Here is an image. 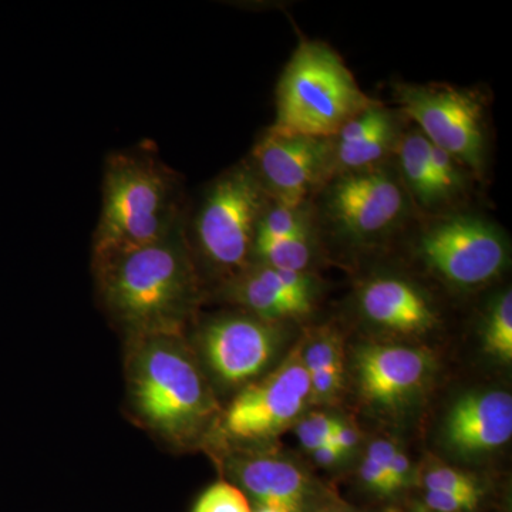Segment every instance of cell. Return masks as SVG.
<instances>
[{
    "label": "cell",
    "mask_w": 512,
    "mask_h": 512,
    "mask_svg": "<svg viewBox=\"0 0 512 512\" xmlns=\"http://www.w3.org/2000/svg\"><path fill=\"white\" fill-rule=\"evenodd\" d=\"M480 495L426 491L424 503L433 512H471L480 503Z\"/></svg>",
    "instance_id": "29"
},
{
    "label": "cell",
    "mask_w": 512,
    "mask_h": 512,
    "mask_svg": "<svg viewBox=\"0 0 512 512\" xmlns=\"http://www.w3.org/2000/svg\"><path fill=\"white\" fill-rule=\"evenodd\" d=\"M109 311L137 335L180 333L197 296L183 227L147 247L94 255Z\"/></svg>",
    "instance_id": "1"
},
{
    "label": "cell",
    "mask_w": 512,
    "mask_h": 512,
    "mask_svg": "<svg viewBox=\"0 0 512 512\" xmlns=\"http://www.w3.org/2000/svg\"><path fill=\"white\" fill-rule=\"evenodd\" d=\"M359 302L370 322L406 335L427 332L439 320L433 305L417 286L394 276L367 282Z\"/></svg>",
    "instance_id": "16"
},
{
    "label": "cell",
    "mask_w": 512,
    "mask_h": 512,
    "mask_svg": "<svg viewBox=\"0 0 512 512\" xmlns=\"http://www.w3.org/2000/svg\"><path fill=\"white\" fill-rule=\"evenodd\" d=\"M409 211L410 195L402 178L386 163L336 175L325 195L329 224L356 244L386 237Z\"/></svg>",
    "instance_id": "8"
},
{
    "label": "cell",
    "mask_w": 512,
    "mask_h": 512,
    "mask_svg": "<svg viewBox=\"0 0 512 512\" xmlns=\"http://www.w3.org/2000/svg\"><path fill=\"white\" fill-rule=\"evenodd\" d=\"M332 138L276 133L269 128L252 151L256 177L272 201L302 207L319 185L332 180Z\"/></svg>",
    "instance_id": "10"
},
{
    "label": "cell",
    "mask_w": 512,
    "mask_h": 512,
    "mask_svg": "<svg viewBox=\"0 0 512 512\" xmlns=\"http://www.w3.org/2000/svg\"><path fill=\"white\" fill-rule=\"evenodd\" d=\"M485 350L494 357L512 360V293L505 291L488 312L484 330Z\"/></svg>",
    "instance_id": "21"
},
{
    "label": "cell",
    "mask_w": 512,
    "mask_h": 512,
    "mask_svg": "<svg viewBox=\"0 0 512 512\" xmlns=\"http://www.w3.org/2000/svg\"><path fill=\"white\" fill-rule=\"evenodd\" d=\"M281 333L255 316L229 315L211 320L201 333L208 366L228 384L251 382L274 359Z\"/></svg>",
    "instance_id": "11"
},
{
    "label": "cell",
    "mask_w": 512,
    "mask_h": 512,
    "mask_svg": "<svg viewBox=\"0 0 512 512\" xmlns=\"http://www.w3.org/2000/svg\"><path fill=\"white\" fill-rule=\"evenodd\" d=\"M256 264L279 271L306 272L312 259V234L291 239H255Z\"/></svg>",
    "instance_id": "19"
},
{
    "label": "cell",
    "mask_w": 512,
    "mask_h": 512,
    "mask_svg": "<svg viewBox=\"0 0 512 512\" xmlns=\"http://www.w3.org/2000/svg\"><path fill=\"white\" fill-rule=\"evenodd\" d=\"M128 382L143 420L177 443L194 440L217 410L210 387L184 349L180 333L137 335Z\"/></svg>",
    "instance_id": "3"
},
{
    "label": "cell",
    "mask_w": 512,
    "mask_h": 512,
    "mask_svg": "<svg viewBox=\"0 0 512 512\" xmlns=\"http://www.w3.org/2000/svg\"><path fill=\"white\" fill-rule=\"evenodd\" d=\"M174 173L140 151L113 154L103 180L94 255L147 247L183 227Z\"/></svg>",
    "instance_id": "2"
},
{
    "label": "cell",
    "mask_w": 512,
    "mask_h": 512,
    "mask_svg": "<svg viewBox=\"0 0 512 512\" xmlns=\"http://www.w3.org/2000/svg\"><path fill=\"white\" fill-rule=\"evenodd\" d=\"M399 173L410 200H416L426 210L443 205L434 180L430 160V143L419 130L400 137L396 146Z\"/></svg>",
    "instance_id": "18"
},
{
    "label": "cell",
    "mask_w": 512,
    "mask_h": 512,
    "mask_svg": "<svg viewBox=\"0 0 512 512\" xmlns=\"http://www.w3.org/2000/svg\"><path fill=\"white\" fill-rule=\"evenodd\" d=\"M343 379H345L343 363L312 373L309 375V382H311V399L309 400L323 403L335 399L342 390Z\"/></svg>",
    "instance_id": "28"
},
{
    "label": "cell",
    "mask_w": 512,
    "mask_h": 512,
    "mask_svg": "<svg viewBox=\"0 0 512 512\" xmlns=\"http://www.w3.org/2000/svg\"><path fill=\"white\" fill-rule=\"evenodd\" d=\"M340 423L342 420L328 413H312L296 426V436L302 447L313 453L328 443Z\"/></svg>",
    "instance_id": "27"
},
{
    "label": "cell",
    "mask_w": 512,
    "mask_h": 512,
    "mask_svg": "<svg viewBox=\"0 0 512 512\" xmlns=\"http://www.w3.org/2000/svg\"><path fill=\"white\" fill-rule=\"evenodd\" d=\"M192 512H251V508L239 488L218 481L198 498Z\"/></svg>",
    "instance_id": "25"
},
{
    "label": "cell",
    "mask_w": 512,
    "mask_h": 512,
    "mask_svg": "<svg viewBox=\"0 0 512 512\" xmlns=\"http://www.w3.org/2000/svg\"><path fill=\"white\" fill-rule=\"evenodd\" d=\"M342 57L320 42L299 45L276 89L272 131L333 138L357 114L372 107Z\"/></svg>",
    "instance_id": "4"
},
{
    "label": "cell",
    "mask_w": 512,
    "mask_h": 512,
    "mask_svg": "<svg viewBox=\"0 0 512 512\" xmlns=\"http://www.w3.org/2000/svg\"><path fill=\"white\" fill-rule=\"evenodd\" d=\"M419 252L431 271L458 288H476L497 278L508 264L507 239L478 215L450 214L429 222Z\"/></svg>",
    "instance_id": "7"
},
{
    "label": "cell",
    "mask_w": 512,
    "mask_h": 512,
    "mask_svg": "<svg viewBox=\"0 0 512 512\" xmlns=\"http://www.w3.org/2000/svg\"><path fill=\"white\" fill-rule=\"evenodd\" d=\"M303 235H311V218L305 205L286 207L271 200L259 218L255 239H291Z\"/></svg>",
    "instance_id": "20"
},
{
    "label": "cell",
    "mask_w": 512,
    "mask_h": 512,
    "mask_svg": "<svg viewBox=\"0 0 512 512\" xmlns=\"http://www.w3.org/2000/svg\"><path fill=\"white\" fill-rule=\"evenodd\" d=\"M430 160L441 202L444 205L456 200L466 190V168L461 167L453 157L431 144Z\"/></svg>",
    "instance_id": "23"
},
{
    "label": "cell",
    "mask_w": 512,
    "mask_h": 512,
    "mask_svg": "<svg viewBox=\"0 0 512 512\" xmlns=\"http://www.w3.org/2000/svg\"><path fill=\"white\" fill-rule=\"evenodd\" d=\"M269 201L249 164L237 165L217 178L194 221L204 258L222 271L244 272L251 265L256 227Z\"/></svg>",
    "instance_id": "5"
},
{
    "label": "cell",
    "mask_w": 512,
    "mask_h": 512,
    "mask_svg": "<svg viewBox=\"0 0 512 512\" xmlns=\"http://www.w3.org/2000/svg\"><path fill=\"white\" fill-rule=\"evenodd\" d=\"M399 138L392 111L382 104H373L332 138L333 178L383 164L396 150Z\"/></svg>",
    "instance_id": "15"
},
{
    "label": "cell",
    "mask_w": 512,
    "mask_h": 512,
    "mask_svg": "<svg viewBox=\"0 0 512 512\" xmlns=\"http://www.w3.org/2000/svg\"><path fill=\"white\" fill-rule=\"evenodd\" d=\"M426 491H439V493H456L480 495L481 490L473 477L467 476L463 471L451 467H434L427 471L423 477Z\"/></svg>",
    "instance_id": "26"
},
{
    "label": "cell",
    "mask_w": 512,
    "mask_h": 512,
    "mask_svg": "<svg viewBox=\"0 0 512 512\" xmlns=\"http://www.w3.org/2000/svg\"><path fill=\"white\" fill-rule=\"evenodd\" d=\"M232 296L255 318L275 323L311 312L315 284L306 272L279 271L265 265H249L237 275Z\"/></svg>",
    "instance_id": "14"
},
{
    "label": "cell",
    "mask_w": 512,
    "mask_h": 512,
    "mask_svg": "<svg viewBox=\"0 0 512 512\" xmlns=\"http://www.w3.org/2000/svg\"><path fill=\"white\" fill-rule=\"evenodd\" d=\"M309 399L311 382L298 348L274 373L248 384L232 400L224 416V429L239 440L269 439L293 423Z\"/></svg>",
    "instance_id": "9"
},
{
    "label": "cell",
    "mask_w": 512,
    "mask_h": 512,
    "mask_svg": "<svg viewBox=\"0 0 512 512\" xmlns=\"http://www.w3.org/2000/svg\"><path fill=\"white\" fill-rule=\"evenodd\" d=\"M397 450L399 448L386 440H377L367 448L365 460L360 467V477L370 491L386 495L387 477Z\"/></svg>",
    "instance_id": "22"
},
{
    "label": "cell",
    "mask_w": 512,
    "mask_h": 512,
    "mask_svg": "<svg viewBox=\"0 0 512 512\" xmlns=\"http://www.w3.org/2000/svg\"><path fill=\"white\" fill-rule=\"evenodd\" d=\"M359 441V431H357L355 427L349 426L345 421L339 424L338 429H336L335 433L330 437V443L336 446L345 457L348 456L350 451L355 450Z\"/></svg>",
    "instance_id": "31"
},
{
    "label": "cell",
    "mask_w": 512,
    "mask_h": 512,
    "mask_svg": "<svg viewBox=\"0 0 512 512\" xmlns=\"http://www.w3.org/2000/svg\"><path fill=\"white\" fill-rule=\"evenodd\" d=\"M410 477V460L403 451L397 450L387 477L386 495L396 493L406 487Z\"/></svg>",
    "instance_id": "30"
},
{
    "label": "cell",
    "mask_w": 512,
    "mask_h": 512,
    "mask_svg": "<svg viewBox=\"0 0 512 512\" xmlns=\"http://www.w3.org/2000/svg\"><path fill=\"white\" fill-rule=\"evenodd\" d=\"M312 456L315 458L316 463L323 467L335 466V464L340 463L345 458L338 448L330 443V439L325 446L313 451Z\"/></svg>",
    "instance_id": "32"
},
{
    "label": "cell",
    "mask_w": 512,
    "mask_h": 512,
    "mask_svg": "<svg viewBox=\"0 0 512 512\" xmlns=\"http://www.w3.org/2000/svg\"><path fill=\"white\" fill-rule=\"evenodd\" d=\"M235 476L261 508L302 512L311 495L308 477L282 458H244L235 466Z\"/></svg>",
    "instance_id": "17"
},
{
    "label": "cell",
    "mask_w": 512,
    "mask_h": 512,
    "mask_svg": "<svg viewBox=\"0 0 512 512\" xmlns=\"http://www.w3.org/2000/svg\"><path fill=\"white\" fill-rule=\"evenodd\" d=\"M417 512H433V511H424V510H420V511H417Z\"/></svg>",
    "instance_id": "34"
},
{
    "label": "cell",
    "mask_w": 512,
    "mask_h": 512,
    "mask_svg": "<svg viewBox=\"0 0 512 512\" xmlns=\"http://www.w3.org/2000/svg\"><path fill=\"white\" fill-rule=\"evenodd\" d=\"M355 372L367 402L399 409L420 392L433 359L424 350L402 345L367 343L355 352Z\"/></svg>",
    "instance_id": "12"
},
{
    "label": "cell",
    "mask_w": 512,
    "mask_h": 512,
    "mask_svg": "<svg viewBox=\"0 0 512 512\" xmlns=\"http://www.w3.org/2000/svg\"><path fill=\"white\" fill-rule=\"evenodd\" d=\"M397 104L431 146L481 175L487 165L483 96L450 84H399Z\"/></svg>",
    "instance_id": "6"
},
{
    "label": "cell",
    "mask_w": 512,
    "mask_h": 512,
    "mask_svg": "<svg viewBox=\"0 0 512 512\" xmlns=\"http://www.w3.org/2000/svg\"><path fill=\"white\" fill-rule=\"evenodd\" d=\"M512 436V397L503 390H483L460 397L444 424V440L463 456L500 448Z\"/></svg>",
    "instance_id": "13"
},
{
    "label": "cell",
    "mask_w": 512,
    "mask_h": 512,
    "mask_svg": "<svg viewBox=\"0 0 512 512\" xmlns=\"http://www.w3.org/2000/svg\"><path fill=\"white\" fill-rule=\"evenodd\" d=\"M258 512H286V511L276 510V508H259Z\"/></svg>",
    "instance_id": "33"
},
{
    "label": "cell",
    "mask_w": 512,
    "mask_h": 512,
    "mask_svg": "<svg viewBox=\"0 0 512 512\" xmlns=\"http://www.w3.org/2000/svg\"><path fill=\"white\" fill-rule=\"evenodd\" d=\"M303 366L308 376L326 367L343 363V343L338 332L323 330L302 349Z\"/></svg>",
    "instance_id": "24"
}]
</instances>
